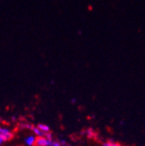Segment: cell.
I'll return each instance as SVG.
<instances>
[{"instance_id":"obj_1","label":"cell","mask_w":145,"mask_h":146,"mask_svg":"<svg viewBox=\"0 0 145 146\" xmlns=\"http://www.w3.org/2000/svg\"><path fill=\"white\" fill-rule=\"evenodd\" d=\"M0 135H2L6 139V141L12 139L14 137L13 132L10 129H8V128H5V127H1V126H0Z\"/></svg>"},{"instance_id":"obj_2","label":"cell","mask_w":145,"mask_h":146,"mask_svg":"<svg viewBox=\"0 0 145 146\" xmlns=\"http://www.w3.org/2000/svg\"><path fill=\"white\" fill-rule=\"evenodd\" d=\"M82 134L86 135L89 139H97V132L93 129V128H87L86 130L82 131Z\"/></svg>"},{"instance_id":"obj_3","label":"cell","mask_w":145,"mask_h":146,"mask_svg":"<svg viewBox=\"0 0 145 146\" xmlns=\"http://www.w3.org/2000/svg\"><path fill=\"white\" fill-rule=\"evenodd\" d=\"M35 146H50V140L45 137H37Z\"/></svg>"},{"instance_id":"obj_4","label":"cell","mask_w":145,"mask_h":146,"mask_svg":"<svg viewBox=\"0 0 145 146\" xmlns=\"http://www.w3.org/2000/svg\"><path fill=\"white\" fill-rule=\"evenodd\" d=\"M36 139H37V137H36L34 134L33 135H29L24 138V144L26 146H35L36 143Z\"/></svg>"},{"instance_id":"obj_5","label":"cell","mask_w":145,"mask_h":146,"mask_svg":"<svg viewBox=\"0 0 145 146\" xmlns=\"http://www.w3.org/2000/svg\"><path fill=\"white\" fill-rule=\"evenodd\" d=\"M102 146H122L120 143H117V142H115L113 139H109L108 141L104 142Z\"/></svg>"},{"instance_id":"obj_6","label":"cell","mask_w":145,"mask_h":146,"mask_svg":"<svg viewBox=\"0 0 145 146\" xmlns=\"http://www.w3.org/2000/svg\"><path fill=\"white\" fill-rule=\"evenodd\" d=\"M33 133H34V135L36 136V137H45V133H44L38 127V126H34V128L32 129V131H31Z\"/></svg>"},{"instance_id":"obj_7","label":"cell","mask_w":145,"mask_h":146,"mask_svg":"<svg viewBox=\"0 0 145 146\" xmlns=\"http://www.w3.org/2000/svg\"><path fill=\"white\" fill-rule=\"evenodd\" d=\"M38 127L39 128V129L44 132V133H49V132H50V128L47 125V124H45V123H38Z\"/></svg>"},{"instance_id":"obj_8","label":"cell","mask_w":145,"mask_h":146,"mask_svg":"<svg viewBox=\"0 0 145 146\" xmlns=\"http://www.w3.org/2000/svg\"><path fill=\"white\" fill-rule=\"evenodd\" d=\"M19 127L21 128V129H25V130L32 131V129L34 128V125L31 124V123H23L19 124Z\"/></svg>"},{"instance_id":"obj_9","label":"cell","mask_w":145,"mask_h":146,"mask_svg":"<svg viewBox=\"0 0 145 146\" xmlns=\"http://www.w3.org/2000/svg\"><path fill=\"white\" fill-rule=\"evenodd\" d=\"M50 146H61V143L60 140H50Z\"/></svg>"},{"instance_id":"obj_10","label":"cell","mask_w":145,"mask_h":146,"mask_svg":"<svg viewBox=\"0 0 145 146\" xmlns=\"http://www.w3.org/2000/svg\"><path fill=\"white\" fill-rule=\"evenodd\" d=\"M60 143H61V146H70V144L65 139H61Z\"/></svg>"},{"instance_id":"obj_11","label":"cell","mask_w":145,"mask_h":146,"mask_svg":"<svg viewBox=\"0 0 145 146\" xmlns=\"http://www.w3.org/2000/svg\"><path fill=\"white\" fill-rule=\"evenodd\" d=\"M5 142H6V139L2 135H0V146H1Z\"/></svg>"},{"instance_id":"obj_12","label":"cell","mask_w":145,"mask_h":146,"mask_svg":"<svg viewBox=\"0 0 145 146\" xmlns=\"http://www.w3.org/2000/svg\"><path fill=\"white\" fill-rule=\"evenodd\" d=\"M77 102V99L76 98H72L71 99V104H75Z\"/></svg>"}]
</instances>
